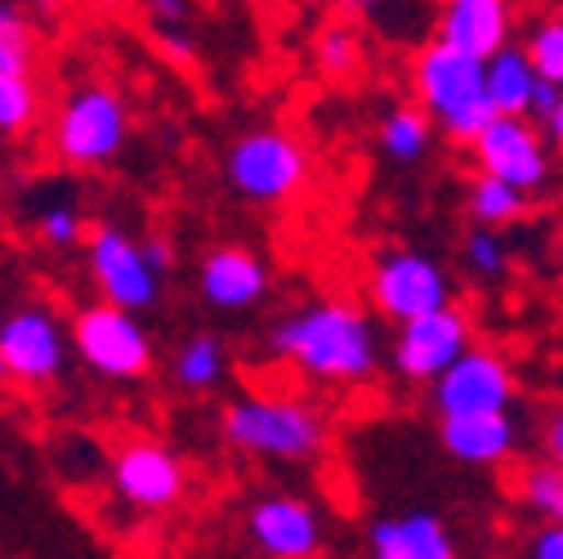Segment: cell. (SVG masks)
Here are the masks:
<instances>
[{
	"mask_svg": "<svg viewBox=\"0 0 563 559\" xmlns=\"http://www.w3.org/2000/svg\"><path fill=\"white\" fill-rule=\"evenodd\" d=\"M273 354L300 368L309 381L363 385L376 376L380 340L372 318L349 300H318L273 327Z\"/></svg>",
	"mask_w": 563,
	"mask_h": 559,
	"instance_id": "obj_1",
	"label": "cell"
},
{
	"mask_svg": "<svg viewBox=\"0 0 563 559\" xmlns=\"http://www.w3.org/2000/svg\"><path fill=\"white\" fill-rule=\"evenodd\" d=\"M411 95L426 108L439 130L452 144H474L478 130L497 117L487 95V58H474L470 50L452 45V41H430L420 45L416 63H411Z\"/></svg>",
	"mask_w": 563,
	"mask_h": 559,
	"instance_id": "obj_2",
	"label": "cell"
},
{
	"mask_svg": "<svg viewBox=\"0 0 563 559\" xmlns=\"http://www.w3.org/2000/svg\"><path fill=\"white\" fill-rule=\"evenodd\" d=\"M224 439L251 457H268V461H313L331 430L322 421V412L305 398H268V394H251L229 403L224 412Z\"/></svg>",
	"mask_w": 563,
	"mask_h": 559,
	"instance_id": "obj_3",
	"label": "cell"
},
{
	"mask_svg": "<svg viewBox=\"0 0 563 559\" xmlns=\"http://www.w3.org/2000/svg\"><path fill=\"white\" fill-rule=\"evenodd\" d=\"M125 139H130L125 99L103 81L77 86L67 95L58 117H54V130H49V144H54L58 162L77 166V171L108 166L125 149Z\"/></svg>",
	"mask_w": 563,
	"mask_h": 559,
	"instance_id": "obj_4",
	"label": "cell"
},
{
	"mask_svg": "<svg viewBox=\"0 0 563 559\" xmlns=\"http://www.w3.org/2000/svg\"><path fill=\"white\" fill-rule=\"evenodd\" d=\"M229 184L260 206H282L291 201L305 179H309V153L296 134L287 130H251L229 149L224 162Z\"/></svg>",
	"mask_w": 563,
	"mask_h": 559,
	"instance_id": "obj_5",
	"label": "cell"
},
{
	"mask_svg": "<svg viewBox=\"0 0 563 559\" xmlns=\"http://www.w3.org/2000/svg\"><path fill=\"white\" fill-rule=\"evenodd\" d=\"M73 344H77V359L108 381H139L153 372V340L144 322L134 318V309H121L108 300L81 309L73 318Z\"/></svg>",
	"mask_w": 563,
	"mask_h": 559,
	"instance_id": "obj_6",
	"label": "cell"
},
{
	"mask_svg": "<svg viewBox=\"0 0 563 559\" xmlns=\"http://www.w3.org/2000/svg\"><path fill=\"white\" fill-rule=\"evenodd\" d=\"M367 296L389 322H411L452 305V273L420 251H389L372 264Z\"/></svg>",
	"mask_w": 563,
	"mask_h": 559,
	"instance_id": "obj_7",
	"label": "cell"
},
{
	"mask_svg": "<svg viewBox=\"0 0 563 559\" xmlns=\"http://www.w3.org/2000/svg\"><path fill=\"white\" fill-rule=\"evenodd\" d=\"M478 171L487 175H501L510 184H519L523 193H541L550 184V171H554V149L545 139V125H537L532 117H515V112H497L478 139L470 144Z\"/></svg>",
	"mask_w": 563,
	"mask_h": 559,
	"instance_id": "obj_8",
	"label": "cell"
},
{
	"mask_svg": "<svg viewBox=\"0 0 563 559\" xmlns=\"http://www.w3.org/2000/svg\"><path fill=\"white\" fill-rule=\"evenodd\" d=\"M86 255H90V277L108 305L121 309H153L162 296V273L153 268L144 242H134L125 229L117 224H99L86 238Z\"/></svg>",
	"mask_w": 563,
	"mask_h": 559,
	"instance_id": "obj_9",
	"label": "cell"
},
{
	"mask_svg": "<svg viewBox=\"0 0 563 559\" xmlns=\"http://www.w3.org/2000/svg\"><path fill=\"white\" fill-rule=\"evenodd\" d=\"M474 344V322L465 309L443 305L434 314H420L411 322H398V340H394V372L402 381L416 385H434L465 349Z\"/></svg>",
	"mask_w": 563,
	"mask_h": 559,
	"instance_id": "obj_10",
	"label": "cell"
},
{
	"mask_svg": "<svg viewBox=\"0 0 563 559\" xmlns=\"http://www.w3.org/2000/svg\"><path fill=\"white\" fill-rule=\"evenodd\" d=\"M515 403V372L497 349L470 344L465 354L434 381V412L439 416H470V412H510Z\"/></svg>",
	"mask_w": 563,
	"mask_h": 559,
	"instance_id": "obj_11",
	"label": "cell"
},
{
	"mask_svg": "<svg viewBox=\"0 0 563 559\" xmlns=\"http://www.w3.org/2000/svg\"><path fill=\"white\" fill-rule=\"evenodd\" d=\"M184 487V461L157 439H134L112 457V493L134 511H170Z\"/></svg>",
	"mask_w": 563,
	"mask_h": 559,
	"instance_id": "obj_12",
	"label": "cell"
},
{
	"mask_svg": "<svg viewBox=\"0 0 563 559\" xmlns=\"http://www.w3.org/2000/svg\"><path fill=\"white\" fill-rule=\"evenodd\" d=\"M67 344L73 340L41 305H23L0 322V354H5L10 376L23 385H49L67 363Z\"/></svg>",
	"mask_w": 563,
	"mask_h": 559,
	"instance_id": "obj_13",
	"label": "cell"
},
{
	"mask_svg": "<svg viewBox=\"0 0 563 559\" xmlns=\"http://www.w3.org/2000/svg\"><path fill=\"white\" fill-rule=\"evenodd\" d=\"M246 533L268 559H318L322 550V515L300 497H260Z\"/></svg>",
	"mask_w": 563,
	"mask_h": 559,
	"instance_id": "obj_14",
	"label": "cell"
},
{
	"mask_svg": "<svg viewBox=\"0 0 563 559\" xmlns=\"http://www.w3.org/2000/svg\"><path fill=\"white\" fill-rule=\"evenodd\" d=\"M201 296L210 309H224V314H242L255 309L268 292V264L246 251V246H216L201 260Z\"/></svg>",
	"mask_w": 563,
	"mask_h": 559,
	"instance_id": "obj_15",
	"label": "cell"
},
{
	"mask_svg": "<svg viewBox=\"0 0 563 559\" xmlns=\"http://www.w3.org/2000/svg\"><path fill=\"white\" fill-rule=\"evenodd\" d=\"M439 443L461 465H506L519 448V421L510 412H470V416H443Z\"/></svg>",
	"mask_w": 563,
	"mask_h": 559,
	"instance_id": "obj_16",
	"label": "cell"
},
{
	"mask_svg": "<svg viewBox=\"0 0 563 559\" xmlns=\"http://www.w3.org/2000/svg\"><path fill=\"white\" fill-rule=\"evenodd\" d=\"M515 10L510 0H443L439 6V36L470 50L474 58H492L510 45Z\"/></svg>",
	"mask_w": 563,
	"mask_h": 559,
	"instance_id": "obj_17",
	"label": "cell"
},
{
	"mask_svg": "<svg viewBox=\"0 0 563 559\" xmlns=\"http://www.w3.org/2000/svg\"><path fill=\"white\" fill-rule=\"evenodd\" d=\"M537 86H541V73L523 45H506L487 58V95H492V108L497 112L528 117Z\"/></svg>",
	"mask_w": 563,
	"mask_h": 559,
	"instance_id": "obj_18",
	"label": "cell"
},
{
	"mask_svg": "<svg viewBox=\"0 0 563 559\" xmlns=\"http://www.w3.org/2000/svg\"><path fill=\"white\" fill-rule=\"evenodd\" d=\"M465 206H470V216L474 224L483 229H510L528 216V206H532V193H523L519 184L501 179V175H487L478 171L465 188Z\"/></svg>",
	"mask_w": 563,
	"mask_h": 559,
	"instance_id": "obj_19",
	"label": "cell"
},
{
	"mask_svg": "<svg viewBox=\"0 0 563 559\" xmlns=\"http://www.w3.org/2000/svg\"><path fill=\"white\" fill-rule=\"evenodd\" d=\"M434 125L439 121L426 108H420V103L389 108L385 121H380V149H385V157L398 162V166L420 162V157L430 153V144H434Z\"/></svg>",
	"mask_w": 563,
	"mask_h": 559,
	"instance_id": "obj_20",
	"label": "cell"
},
{
	"mask_svg": "<svg viewBox=\"0 0 563 559\" xmlns=\"http://www.w3.org/2000/svg\"><path fill=\"white\" fill-rule=\"evenodd\" d=\"M170 372L179 390H216L224 381V344L216 336H192L175 354Z\"/></svg>",
	"mask_w": 563,
	"mask_h": 559,
	"instance_id": "obj_21",
	"label": "cell"
},
{
	"mask_svg": "<svg viewBox=\"0 0 563 559\" xmlns=\"http://www.w3.org/2000/svg\"><path fill=\"white\" fill-rule=\"evenodd\" d=\"M313 58L327 77L344 81V77H354L358 67H363V36L349 28V23H327L313 41Z\"/></svg>",
	"mask_w": 563,
	"mask_h": 559,
	"instance_id": "obj_22",
	"label": "cell"
},
{
	"mask_svg": "<svg viewBox=\"0 0 563 559\" xmlns=\"http://www.w3.org/2000/svg\"><path fill=\"white\" fill-rule=\"evenodd\" d=\"M519 493H523L532 515H541L545 524H563V465L559 461L528 465L519 479Z\"/></svg>",
	"mask_w": 563,
	"mask_h": 559,
	"instance_id": "obj_23",
	"label": "cell"
},
{
	"mask_svg": "<svg viewBox=\"0 0 563 559\" xmlns=\"http://www.w3.org/2000/svg\"><path fill=\"white\" fill-rule=\"evenodd\" d=\"M36 63V32L14 0H0V67L5 73H32Z\"/></svg>",
	"mask_w": 563,
	"mask_h": 559,
	"instance_id": "obj_24",
	"label": "cell"
},
{
	"mask_svg": "<svg viewBox=\"0 0 563 559\" xmlns=\"http://www.w3.org/2000/svg\"><path fill=\"white\" fill-rule=\"evenodd\" d=\"M32 121H36L32 73H5L0 67V134H23Z\"/></svg>",
	"mask_w": 563,
	"mask_h": 559,
	"instance_id": "obj_25",
	"label": "cell"
},
{
	"mask_svg": "<svg viewBox=\"0 0 563 559\" xmlns=\"http://www.w3.org/2000/svg\"><path fill=\"white\" fill-rule=\"evenodd\" d=\"M523 50L532 54L537 73H541L545 81L563 86V14H541V19H532Z\"/></svg>",
	"mask_w": 563,
	"mask_h": 559,
	"instance_id": "obj_26",
	"label": "cell"
},
{
	"mask_svg": "<svg viewBox=\"0 0 563 559\" xmlns=\"http://www.w3.org/2000/svg\"><path fill=\"white\" fill-rule=\"evenodd\" d=\"M402 519H407V559H461L439 515L411 511V515H402Z\"/></svg>",
	"mask_w": 563,
	"mask_h": 559,
	"instance_id": "obj_27",
	"label": "cell"
},
{
	"mask_svg": "<svg viewBox=\"0 0 563 559\" xmlns=\"http://www.w3.org/2000/svg\"><path fill=\"white\" fill-rule=\"evenodd\" d=\"M506 264H510V246H506L501 229H483V224H478V229L465 238V268H470V273H478V277H501Z\"/></svg>",
	"mask_w": 563,
	"mask_h": 559,
	"instance_id": "obj_28",
	"label": "cell"
},
{
	"mask_svg": "<svg viewBox=\"0 0 563 559\" xmlns=\"http://www.w3.org/2000/svg\"><path fill=\"white\" fill-rule=\"evenodd\" d=\"M36 233L45 246H77L86 238V220L77 206H45L36 216Z\"/></svg>",
	"mask_w": 563,
	"mask_h": 559,
	"instance_id": "obj_29",
	"label": "cell"
},
{
	"mask_svg": "<svg viewBox=\"0 0 563 559\" xmlns=\"http://www.w3.org/2000/svg\"><path fill=\"white\" fill-rule=\"evenodd\" d=\"M372 559H407V519H376L367 533Z\"/></svg>",
	"mask_w": 563,
	"mask_h": 559,
	"instance_id": "obj_30",
	"label": "cell"
},
{
	"mask_svg": "<svg viewBox=\"0 0 563 559\" xmlns=\"http://www.w3.org/2000/svg\"><path fill=\"white\" fill-rule=\"evenodd\" d=\"M144 10L157 28H188L192 19V0H144Z\"/></svg>",
	"mask_w": 563,
	"mask_h": 559,
	"instance_id": "obj_31",
	"label": "cell"
},
{
	"mask_svg": "<svg viewBox=\"0 0 563 559\" xmlns=\"http://www.w3.org/2000/svg\"><path fill=\"white\" fill-rule=\"evenodd\" d=\"M157 45H162V54H170V63H192V36H188V28H157Z\"/></svg>",
	"mask_w": 563,
	"mask_h": 559,
	"instance_id": "obj_32",
	"label": "cell"
},
{
	"mask_svg": "<svg viewBox=\"0 0 563 559\" xmlns=\"http://www.w3.org/2000/svg\"><path fill=\"white\" fill-rule=\"evenodd\" d=\"M559 99H563V86H554V81H545V77H541V86H537V95H532V112H528V117H532L537 125H545V121L554 117Z\"/></svg>",
	"mask_w": 563,
	"mask_h": 559,
	"instance_id": "obj_33",
	"label": "cell"
},
{
	"mask_svg": "<svg viewBox=\"0 0 563 559\" xmlns=\"http://www.w3.org/2000/svg\"><path fill=\"white\" fill-rule=\"evenodd\" d=\"M532 559H563V524H545L532 537Z\"/></svg>",
	"mask_w": 563,
	"mask_h": 559,
	"instance_id": "obj_34",
	"label": "cell"
},
{
	"mask_svg": "<svg viewBox=\"0 0 563 559\" xmlns=\"http://www.w3.org/2000/svg\"><path fill=\"white\" fill-rule=\"evenodd\" d=\"M545 452H550V461L563 465V407L545 421Z\"/></svg>",
	"mask_w": 563,
	"mask_h": 559,
	"instance_id": "obj_35",
	"label": "cell"
},
{
	"mask_svg": "<svg viewBox=\"0 0 563 559\" xmlns=\"http://www.w3.org/2000/svg\"><path fill=\"white\" fill-rule=\"evenodd\" d=\"M144 251H148V260H153V268H157V273H170V268H175V251H170V242H166V238H148V242H144Z\"/></svg>",
	"mask_w": 563,
	"mask_h": 559,
	"instance_id": "obj_36",
	"label": "cell"
},
{
	"mask_svg": "<svg viewBox=\"0 0 563 559\" xmlns=\"http://www.w3.org/2000/svg\"><path fill=\"white\" fill-rule=\"evenodd\" d=\"M545 139H550V149L563 157V99H559V108H554V117L545 121Z\"/></svg>",
	"mask_w": 563,
	"mask_h": 559,
	"instance_id": "obj_37",
	"label": "cell"
},
{
	"mask_svg": "<svg viewBox=\"0 0 563 559\" xmlns=\"http://www.w3.org/2000/svg\"><path fill=\"white\" fill-rule=\"evenodd\" d=\"M344 10H354V14H367V10H376V6H385V0H340Z\"/></svg>",
	"mask_w": 563,
	"mask_h": 559,
	"instance_id": "obj_38",
	"label": "cell"
},
{
	"mask_svg": "<svg viewBox=\"0 0 563 559\" xmlns=\"http://www.w3.org/2000/svg\"><path fill=\"white\" fill-rule=\"evenodd\" d=\"M95 6H103V10H112V6H121V0H95Z\"/></svg>",
	"mask_w": 563,
	"mask_h": 559,
	"instance_id": "obj_39",
	"label": "cell"
},
{
	"mask_svg": "<svg viewBox=\"0 0 563 559\" xmlns=\"http://www.w3.org/2000/svg\"><path fill=\"white\" fill-rule=\"evenodd\" d=\"M10 376V368H5V354H0V381H5Z\"/></svg>",
	"mask_w": 563,
	"mask_h": 559,
	"instance_id": "obj_40",
	"label": "cell"
}]
</instances>
